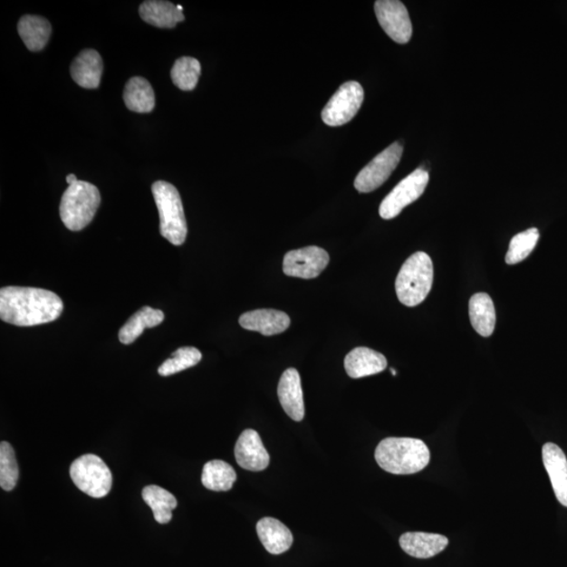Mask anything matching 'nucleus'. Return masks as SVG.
Here are the masks:
<instances>
[{
	"label": "nucleus",
	"instance_id": "10",
	"mask_svg": "<svg viewBox=\"0 0 567 567\" xmlns=\"http://www.w3.org/2000/svg\"><path fill=\"white\" fill-rule=\"evenodd\" d=\"M374 10L382 30L393 42L399 44L410 42L413 28L404 4L399 0H379L374 4Z\"/></svg>",
	"mask_w": 567,
	"mask_h": 567
},
{
	"label": "nucleus",
	"instance_id": "2",
	"mask_svg": "<svg viewBox=\"0 0 567 567\" xmlns=\"http://www.w3.org/2000/svg\"><path fill=\"white\" fill-rule=\"evenodd\" d=\"M375 459L382 470L395 475H411L423 471L430 463V451L423 440L389 437L375 450Z\"/></svg>",
	"mask_w": 567,
	"mask_h": 567
},
{
	"label": "nucleus",
	"instance_id": "32",
	"mask_svg": "<svg viewBox=\"0 0 567 567\" xmlns=\"http://www.w3.org/2000/svg\"><path fill=\"white\" fill-rule=\"evenodd\" d=\"M391 373L394 375V377L395 375H397V371H395L394 369H391Z\"/></svg>",
	"mask_w": 567,
	"mask_h": 567
},
{
	"label": "nucleus",
	"instance_id": "29",
	"mask_svg": "<svg viewBox=\"0 0 567 567\" xmlns=\"http://www.w3.org/2000/svg\"><path fill=\"white\" fill-rule=\"evenodd\" d=\"M538 240L539 230L537 228L527 229L525 232L514 236L505 255L506 264L515 265V264L525 260L536 247Z\"/></svg>",
	"mask_w": 567,
	"mask_h": 567
},
{
	"label": "nucleus",
	"instance_id": "25",
	"mask_svg": "<svg viewBox=\"0 0 567 567\" xmlns=\"http://www.w3.org/2000/svg\"><path fill=\"white\" fill-rule=\"evenodd\" d=\"M142 498L153 511L157 523L167 524L173 518V511L178 505L173 494L159 485H149L144 487Z\"/></svg>",
	"mask_w": 567,
	"mask_h": 567
},
{
	"label": "nucleus",
	"instance_id": "26",
	"mask_svg": "<svg viewBox=\"0 0 567 567\" xmlns=\"http://www.w3.org/2000/svg\"><path fill=\"white\" fill-rule=\"evenodd\" d=\"M236 473L234 467L223 460L208 461L203 467L202 484L214 492H226L233 489Z\"/></svg>",
	"mask_w": 567,
	"mask_h": 567
},
{
	"label": "nucleus",
	"instance_id": "4",
	"mask_svg": "<svg viewBox=\"0 0 567 567\" xmlns=\"http://www.w3.org/2000/svg\"><path fill=\"white\" fill-rule=\"evenodd\" d=\"M151 191L159 212L161 235L173 245H182L187 236V223L179 191L166 181L155 182Z\"/></svg>",
	"mask_w": 567,
	"mask_h": 567
},
{
	"label": "nucleus",
	"instance_id": "30",
	"mask_svg": "<svg viewBox=\"0 0 567 567\" xmlns=\"http://www.w3.org/2000/svg\"><path fill=\"white\" fill-rule=\"evenodd\" d=\"M19 479V467L14 449L6 441L0 444V486L5 491L14 490Z\"/></svg>",
	"mask_w": 567,
	"mask_h": 567
},
{
	"label": "nucleus",
	"instance_id": "5",
	"mask_svg": "<svg viewBox=\"0 0 567 567\" xmlns=\"http://www.w3.org/2000/svg\"><path fill=\"white\" fill-rule=\"evenodd\" d=\"M101 202V193L93 184L78 181L70 186L61 203V217L65 227L72 232L87 227L93 221Z\"/></svg>",
	"mask_w": 567,
	"mask_h": 567
},
{
	"label": "nucleus",
	"instance_id": "31",
	"mask_svg": "<svg viewBox=\"0 0 567 567\" xmlns=\"http://www.w3.org/2000/svg\"><path fill=\"white\" fill-rule=\"evenodd\" d=\"M78 181H79V180H77V178H76V176H75V175L71 174V175H69V176L67 177V182H68L69 186H72V184H75V183H77Z\"/></svg>",
	"mask_w": 567,
	"mask_h": 567
},
{
	"label": "nucleus",
	"instance_id": "27",
	"mask_svg": "<svg viewBox=\"0 0 567 567\" xmlns=\"http://www.w3.org/2000/svg\"><path fill=\"white\" fill-rule=\"evenodd\" d=\"M201 75V64L196 58L184 56L175 62L170 76L176 87L182 91H193Z\"/></svg>",
	"mask_w": 567,
	"mask_h": 567
},
{
	"label": "nucleus",
	"instance_id": "20",
	"mask_svg": "<svg viewBox=\"0 0 567 567\" xmlns=\"http://www.w3.org/2000/svg\"><path fill=\"white\" fill-rule=\"evenodd\" d=\"M139 14L145 23L161 29H173L177 24L186 19L176 5L160 0H148L142 3Z\"/></svg>",
	"mask_w": 567,
	"mask_h": 567
},
{
	"label": "nucleus",
	"instance_id": "16",
	"mask_svg": "<svg viewBox=\"0 0 567 567\" xmlns=\"http://www.w3.org/2000/svg\"><path fill=\"white\" fill-rule=\"evenodd\" d=\"M545 470L560 504L567 507V458L560 447L547 443L543 447Z\"/></svg>",
	"mask_w": 567,
	"mask_h": 567
},
{
	"label": "nucleus",
	"instance_id": "12",
	"mask_svg": "<svg viewBox=\"0 0 567 567\" xmlns=\"http://www.w3.org/2000/svg\"><path fill=\"white\" fill-rule=\"evenodd\" d=\"M235 457L242 469L261 472L267 469L270 456L263 445L258 432L247 428L244 431L235 447Z\"/></svg>",
	"mask_w": 567,
	"mask_h": 567
},
{
	"label": "nucleus",
	"instance_id": "22",
	"mask_svg": "<svg viewBox=\"0 0 567 567\" xmlns=\"http://www.w3.org/2000/svg\"><path fill=\"white\" fill-rule=\"evenodd\" d=\"M123 99L127 108L135 113H150L155 109V91L142 77L130 78L125 84Z\"/></svg>",
	"mask_w": 567,
	"mask_h": 567
},
{
	"label": "nucleus",
	"instance_id": "21",
	"mask_svg": "<svg viewBox=\"0 0 567 567\" xmlns=\"http://www.w3.org/2000/svg\"><path fill=\"white\" fill-rule=\"evenodd\" d=\"M469 313L475 332L484 338H489L496 325V312L489 294H474L469 303Z\"/></svg>",
	"mask_w": 567,
	"mask_h": 567
},
{
	"label": "nucleus",
	"instance_id": "17",
	"mask_svg": "<svg viewBox=\"0 0 567 567\" xmlns=\"http://www.w3.org/2000/svg\"><path fill=\"white\" fill-rule=\"evenodd\" d=\"M344 365L349 377L361 379L384 371L388 362L381 353L366 347H359L347 354Z\"/></svg>",
	"mask_w": 567,
	"mask_h": 567
},
{
	"label": "nucleus",
	"instance_id": "19",
	"mask_svg": "<svg viewBox=\"0 0 567 567\" xmlns=\"http://www.w3.org/2000/svg\"><path fill=\"white\" fill-rule=\"evenodd\" d=\"M256 533L265 550L273 555H281L287 552L293 543V536L288 527L280 520L266 517L256 524Z\"/></svg>",
	"mask_w": 567,
	"mask_h": 567
},
{
	"label": "nucleus",
	"instance_id": "24",
	"mask_svg": "<svg viewBox=\"0 0 567 567\" xmlns=\"http://www.w3.org/2000/svg\"><path fill=\"white\" fill-rule=\"evenodd\" d=\"M18 34L25 47L32 52L42 51L52 34V26L47 19L36 15H24L18 23Z\"/></svg>",
	"mask_w": 567,
	"mask_h": 567
},
{
	"label": "nucleus",
	"instance_id": "13",
	"mask_svg": "<svg viewBox=\"0 0 567 567\" xmlns=\"http://www.w3.org/2000/svg\"><path fill=\"white\" fill-rule=\"evenodd\" d=\"M278 397L281 406L294 421H302L305 418V404L303 398L300 373L294 368H289L282 374Z\"/></svg>",
	"mask_w": 567,
	"mask_h": 567
},
{
	"label": "nucleus",
	"instance_id": "15",
	"mask_svg": "<svg viewBox=\"0 0 567 567\" xmlns=\"http://www.w3.org/2000/svg\"><path fill=\"white\" fill-rule=\"evenodd\" d=\"M402 551L418 559H428L438 555L449 544V539L439 533L410 532L399 538Z\"/></svg>",
	"mask_w": 567,
	"mask_h": 567
},
{
	"label": "nucleus",
	"instance_id": "18",
	"mask_svg": "<svg viewBox=\"0 0 567 567\" xmlns=\"http://www.w3.org/2000/svg\"><path fill=\"white\" fill-rule=\"evenodd\" d=\"M103 72V62L95 50H83L71 64V76L83 89L99 87Z\"/></svg>",
	"mask_w": 567,
	"mask_h": 567
},
{
	"label": "nucleus",
	"instance_id": "23",
	"mask_svg": "<svg viewBox=\"0 0 567 567\" xmlns=\"http://www.w3.org/2000/svg\"><path fill=\"white\" fill-rule=\"evenodd\" d=\"M164 321V313L159 309L145 306L131 315L119 332V340L124 345L133 344L147 328H154Z\"/></svg>",
	"mask_w": 567,
	"mask_h": 567
},
{
	"label": "nucleus",
	"instance_id": "28",
	"mask_svg": "<svg viewBox=\"0 0 567 567\" xmlns=\"http://www.w3.org/2000/svg\"><path fill=\"white\" fill-rule=\"evenodd\" d=\"M202 360V353L195 347H182L171 355V358L163 362L158 369L161 377H169L176 373L194 367Z\"/></svg>",
	"mask_w": 567,
	"mask_h": 567
},
{
	"label": "nucleus",
	"instance_id": "14",
	"mask_svg": "<svg viewBox=\"0 0 567 567\" xmlns=\"http://www.w3.org/2000/svg\"><path fill=\"white\" fill-rule=\"evenodd\" d=\"M239 322L246 331L272 336L286 332L290 326V318L279 310L258 309L242 314Z\"/></svg>",
	"mask_w": 567,
	"mask_h": 567
},
{
	"label": "nucleus",
	"instance_id": "11",
	"mask_svg": "<svg viewBox=\"0 0 567 567\" xmlns=\"http://www.w3.org/2000/svg\"><path fill=\"white\" fill-rule=\"evenodd\" d=\"M331 256L325 249L316 246L292 250L285 255L283 272L288 276L300 279H315L324 272Z\"/></svg>",
	"mask_w": 567,
	"mask_h": 567
},
{
	"label": "nucleus",
	"instance_id": "3",
	"mask_svg": "<svg viewBox=\"0 0 567 567\" xmlns=\"http://www.w3.org/2000/svg\"><path fill=\"white\" fill-rule=\"evenodd\" d=\"M433 263L426 253L419 252L408 258L400 268L395 290L401 304L415 307L423 303L433 285Z\"/></svg>",
	"mask_w": 567,
	"mask_h": 567
},
{
	"label": "nucleus",
	"instance_id": "1",
	"mask_svg": "<svg viewBox=\"0 0 567 567\" xmlns=\"http://www.w3.org/2000/svg\"><path fill=\"white\" fill-rule=\"evenodd\" d=\"M62 312V300L50 290L16 286L0 290V319L9 324H47L57 320Z\"/></svg>",
	"mask_w": 567,
	"mask_h": 567
},
{
	"label": "nucleus",
	"instance_id": "9",
	"mask_svg": "<svg viewBox=\"0 0 567 567\" xmlns=\"http://www.w3.org/2000/svg\"><path fill=\"white\" fill-rule=\"evenodd\" d=\"M404 148L395 142L362 168L355 178L354 187L360 193H371L384 184L398 168Z\"/></svg>",
	"mask_w": 567,
	"mask_h": 567
},
{
	"label": "nucleus",
	"instance_id": "6",
	"mask_svg": "<svg viewBox=\"0 0 567 567\" xmlns=\"http://www.w3.org/2000/svg\"><path fill=\"white\" fill-rule=\"evenodd\" d=\"M70 475L78 489L93 498L107 496L113 485L109 466L94 454L77 458L71 466Z\"/></svg>",
	"mask_w": 567,
	"mask_h": 567
},
{
	"label": "nucleus",
	"instance_id": "8",
	"mask_svg": "<svg viewBox=\"0 0 567 567\" xmlns=\"http://www.w3.org/2000/svg\"><path fill=\"white\" fill-rule=\"evenodd\" d=\"M428 179L430 177L428 171L418 168L400 181L380 204V216L382 219H394L402 209L418 200L424 194Z\"/></svg>",
	"mask_w": 567,
	"mask_h": 567
},
{
	"label": "nucleus",
	"instance_id": "7",
	"mask_svg": "<svg viewBox=\"0 0 567 567\" xmlns=\"http://www.w3.org/2000/svg\"><path fill=\"white\" fill-rule=\"evenodd\" d=\"M364 89L359 82L342 84L322 110V121L329 127H341L351 122L364 102Z\"/></svg>",
	"mask_w": 567,
	"mask_h": 567
}]
</instances>
